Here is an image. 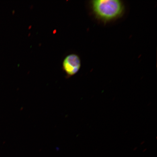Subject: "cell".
<instances>
[{
    "label": "cell",
    "mask_w": 157,
    "mask_h": 157,
    "mask_svg": "<svg viewBox=\"0 0 157 157\" xmlns=\"http://www.w3.org/2000/svg\"><path fill=\"white\" fill-rule=\"evenodd\" d=\"M91 4L96 16L105 21L119 17L124 10L123 3L118 0H95L92 1Z\"/></svg>",
    "instance_id": "1"
},
{
    "label": "cell",
    "mask_w": 157,
    "mask_h": 157,
    "mask_svg": "<svg viewBox=\"0 0 157 157\" xmlns=\"http://www.w3.org/2000/svg\"><path fill=\"white\" fill-rule=\"evenodd\" d=\"M80 67L81 61L79 56L75 54H70L66 56L63 63V68L68 77L77 73Z\"/></svg>",
    "instance_id": "2"
}]
</instances>
